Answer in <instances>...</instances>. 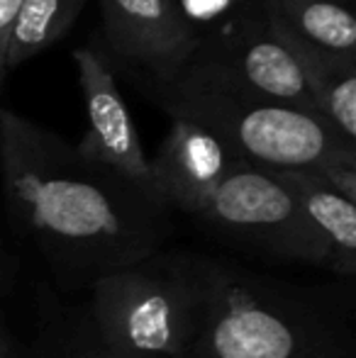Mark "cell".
I'll list each match as a JSON object with an SVG mask.
<instances>
[{
    "instance_id": "obj_12",
    "label": "cell",
    "mask_w": 356,
    "mask_h": 358,
    "mask_svg": "<svg viewBox=\"0 0 356 358\" xmlns=\"http://www.w3.org/2000/svg\"><path fill=\"white\" fill-rule=\"evenodd\" d=\"M266 17L329 57L356 62V17L342 0H259Z\"/></svg>"
},
{
    "instance_id": "obj_3",
    "label": "cell",
    "mask_w": 356,
    "mask_h": 358,
    "mask_svg": "<svg viewBox=\"0 0 356 358\" xmlns=\"http://www.w3.org/2000/svg\"><path fill=\"white\" fill-rule=\"evenodd\" d=\"M159 93L171 120H188L208 129L234 159L249 166L322 176L337 169H356V144L322 117L254 95L195 57Z\"/></svg>"
},
{
    "instance_id": "obj_7",
    "label": "cell",
    "mask_w": 356,
    "mask_h": 358,
    "mask_svg": "<svg viewBox=\"0 0 356 358\" xmlns=\"http://www.w3.org/2000/svg\"><path fill=\"white\" fill-rule=\"evenodd\" d=\"M73 62L78 69L83 103H86L88 129L76 146L83 159L103 166L105 171L137 188L149 200L164 205L154 188L149 159L134 127L122 93L113 78V71L93 49H76Z\"/></svg>"
},
{
    "instance_id": "obj_11",
    "label": "cell",
    "mask_w": 356,
    "mask_h": 358,
    "mask_svg": "<svg viewBox=\"0 0 356 358\" xmlns=\"http://www.w3.org/2000/svg\"><path fill=\"white\" fill-rule=\"evenodd\" d=\"M269 27L298 64L305 85L318 105V115L344 139L356 144V62L329 57L320 49L308 47L271 20Z\"/></svg>"
},
{
    "instance_id": "obj_10",
    "label": "cell",
    "mask_w": 356,
    "mask_h": 358,
    "mask_svg": "<svg viewBox=\"0 0 356 358\" xmlns=\"http://www.w3.org/2000/svg\"><path fill=\"white\" fill-rule=\"evenodd\" d=\"M278 173V171H276ZM300 213L320 236L329 256V271L344 278L356 273V205L315 171H280Z\"/></svg>"
},
{
    "instance_id": "obj_2",
    "label": "cell",
    "mask_w": 356,
    "mask_h": 358,
    "mask_svg": "<svg viewBox=\"0 0 356 358\" xmlns=\"http://www.w3.org/2000/svg\"><path fill=\"white\" fill-rule=\"evenodd\" d=\"M200 305L180 358H352L334 295L198 256Z\"/></svg>"
},
{
    "instance_id": "obj_1",
    "label": "cell",
    "mask_w": 356,
    "mask_h": 358,
    "mask_svg": "<svg viewBox=\"0 0 356 358\" xmlns=\"http://www.w3.org/2000/svg\"><path fill=\"white\" fill-rule=\"evenodd\" d=\"M0 176L10 213L49 256L90 278L159 254L169 210L54 129L0 108Z\"/></svg>"
},
{
    "instance_id": "obj_15",
    "label": "cell",
    "mask_w": 356,
    "mask_h": 358,
    "mask_svg": "<svg viewBox=\"0 0 356 358\" xmlns=\"http://www.w3.org/2000/svg\"><path fill=\"white\" fill-rule=\"evenodd\" d=\"M0 358H8V339H5L3 324H0Z\"/></svg>"
},
{
    "instance_id": "obj_16",
    "label": "cell",
    "mask_w": 356,
    "mask_h": 358,
    "mask_svg": "<svg viewBox=\"0 0 356 358\" xmlns=\"http://www.w3.org/2000/svg\"><path fill=\"white\" fill-rule=\"evenodd\" d=\"M93 358H118V356H113V354H108V351H103V354H98V356H93Z\"/></svg>"
},
{
    "instance_id": "obj_14",
    "label": "cell",
    "mask_w": 356,
    "mask_h": 358,
    "mask_svg": "<svg viewBox=\"0 0 356 358\" xmlns=\"http://www.w3.org/2000/svg\"><path fill=\"white\" fill-rule=\"evenodd\" d=\"M22 0H0V78L5 73V47H8L10 27L17 15V8Z\"/></svg>"
},
{
    "instance_id": "obj_4",
    "label": "cell",
    "mask_w": 356,
    "mask_h": 358,
    "mask_svg": "<svg viewBox=\"0 0 356 358\" xmlns=\"http://www.w3.org/2000/svg\"><path fill=\"white\" fill-rule=\"evenodd\" d=\"M200 305L198 256L159 254L93 280L103 351L118 358H180Z\"/></svg>"
},
{
    "instance_id": "obj_5",
    "label": "cell",
    "mask_w": 356,
    "mask_h": 358,
    "mask_svg": "<svg viewBox=\"0 0 356 358\" xmlns=\"http://www.w3.org/2000/svg\"><path fill=\"white\" fill-rule=\"evenodd\" d=\"M198 220L244 249L329 271L327 249L276 171L237 161L198 213Z\"/></svg>"
},
{
    "instance_id": "obj_9",
    "label": "cell",
    "mask_w": 356,
    "mask_h": 358,
    "mask_svg": "<svg viewBox=\"0 0 356 358\" xmlns=\"http://www.w3.org/2000/svg\"><path fill=\"white\" fill-rule=\"evenodd\" d=\"M237 161L208 129L188 120H171V129L149 159V169L164 208L198 217Z\"/></svg>"
},
{
    "instance_id": "obj_8",
    "label": "cell",
    "mask_w": 356,
    "mask_h": 358,
    "mask_svg": "<svg viewBox=\"0 0 356 358\" xmlns=\"http://www.w3.org/2000/svg\"><path fill=\"white\" fill-rule=\"evenodd\" d=\"M113 49L154 76L159 88L173 83L200 47L176 0H100Z\"/></svg>"
},
{
    "instance_id": "obj_6",
    "label": "cell",
    "mask_w": 356,
    "mask_h": 358,
    "mask_svg": "<svg viewBox=\"0 0 356 358\" xmlns=\"http://www.w3.org/2000/svg\"><path fill=\"white\" fill-rule=\"evenodd\" d=\"M195 59L213 64L254 95L318 115L298 64L269 27L259 3L242 15L237 13L225 29L200 39Z\"/></svg>"
},
{
    "instance_id": "obj_13",
    "label": "cell",
    "mask_w": 356,
    "mask_h": 358,
    "mask_svg": "<svg viewBox=\"0 0 356 358\" xmlns=\"http://www.w3.org/2000/svg\"><path fill=\"white\" fill-rule=\"evenodd\" d=\"M86 0H22L5 47V71L29 62L66 34Z\"/></svg>"
}]
</instances>
